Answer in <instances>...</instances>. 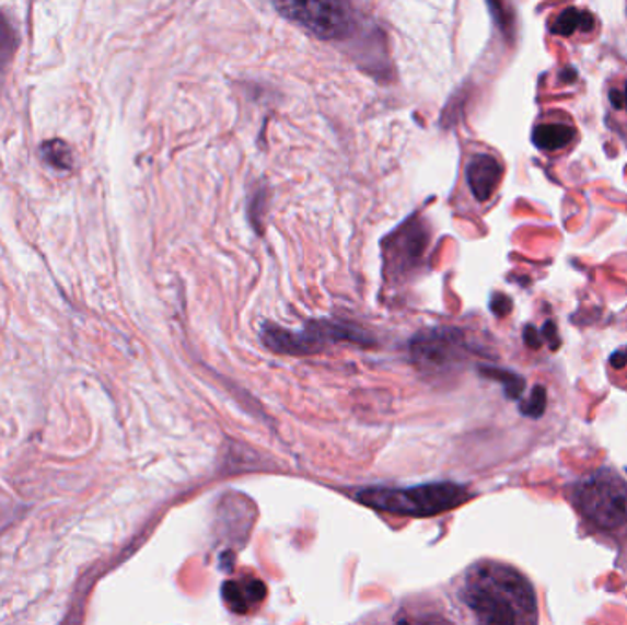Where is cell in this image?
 Here are the masks:
<instances>
[{
  "mask_svg": "<svg viewBox=\"0 0 627 625\" xmlns=\"http://www.w3.org/2000/svg\"><path fill=\"white\" fill-rule=\"evenodd\" d=\"M458 598L479 624L534 625L539 622L536 587L514 565L480 559L463 575Z\"/></svg>",
  "mask_w": 627,
  "mask_h": 625,
  "instance_id": "6da1fadb",
  "label": "cell"
},
{
  "mask_svg": "<svg viewBox=\"0 0 627 625\" xmlns=\"http://www.w3.org/2000/svg\"><path fill=\"white\" fill-rule=\"evenodd\" d=\"M564 497L571 505L583 535L613 551L627 548V481L613 466L594 467L569 481Z\"/></svg>",
  "mask_w": 627,
  "mask_h": 625,
  "instance_id": "7a4b0ae2",
  "label": "cell"
},
{
  "mask_svg": "<svg viewBox=\"0 0 627 625\" xmlns=\"http://www.w3.org/2000/svg\"><path fill=\"white\" fill-rule=\"evenodd\" d=\"M357 499L380 512L431 518L468 501L469 491L453 483H433L411 488H368L358 491Z\"/></svg>",
  "mask_w": 627,
  "mask_h": 625,
  "instance_id": "3957f363",
  "label": "cell"
},
{
  "mask_svg": "<svg viewBox=\"0 0 627 625\" xmlns=\"http://www.w3.org/2000/svg\"><path fill=\"white\" fill-rule=\"evenodd\" d=\"M277 12L320 39H344L352 30L349 0H271Z\"/></svg>",
  "mask_w": 627,
  "mask_h": 625,
  "instance_id": "277c9868",
  "label": "cell"
},
{
  "mask_svg": "<svg viewBox=\"0 0 627 625\" xmlns=\"http://www.w3.org/2000/svg\"><path fill=\"white\" fill-rule=\"evenodd\" d=\"M580 141L578 130L571 114L564 111H547L537 118L532 129V143L537 151L550 159H560L571 152Z\"/></svg>",
  "mask_w": 627,
  "mask_h": 625,
  "instance_id": "5b68a950",
  "label": "cell"
},
{
  "mask_svg": "<svg viewBox=\"0 0 627 625\" xmlns=\"http://www.w3.org/2000/svg\"><path fill=\"white\" fill-rule=\"evenodd\" d=\"M504 176V164L490 152H475L466 165V184L475 200L490 202Z\"/></svg>",
  "mask_w": 627,
  "mask_h": 625,
  "instance_id": "8992f818",
  "label": "cell"
},
{
  "mask_svg": "<svg viewBox=\"0 0 627 625\" xmlns=\"http://www.w3.org/2000/svg\"><path fill=\"white\" fill-rule=\"evenodd\" d=\"M548 32L569 40H589L599 34L600 24L589 10L578 7L561 8L548 19Z\"/></svg>",
  "mask_w": 627,
  "mask_h": 625,
  "instance_id": "52a82bcc",
  "label": "cell"
},
{
  "mask_svg": "<svg viewBox=\"0 0 627 625\" xmlns=\"http://www.w3.org/2000/svg\"><path fill=\"white\" fill-rule=\"evenodd\" d=\"M411 350L418 366L442 369L455 360L457 344L453 342L452 334H430L426 338L415 339Z\"/></svg>",
  "mask_w": 627,
  "mask_h": 625,
  "instance_id": "ba28073f",
  "label": "cell"
},
{
  "mask_svg": "<svg viewBox=\"0 0 627 625\" xmlns=\"http://www.w3.org/2000/svg\"><path fill=\"white\" fill-rule=\"evenodd\" d=\"M605 102L609 118L615 119V129L627 135V70L611 76L605 83Z\"/></svg>",
  "mask_w": 627,
  "mask_h": 625,
  "instance_id": "9c48e42d",
  "label": "cell"
},
{
  "mask_svg": "<svg viewBox=\"0 0 627 625\" xmlns=\"http://www.w3.org/2000/svg\"><path fill=\"white\" fill-rule=\"evenodd\" d=\"M222 594L228 607L235 613H246L252 605L259 603L266 597V589L259 580L241 581V583L228 581L227 586L222 587Z\"/></svg>",
  "mask_w": 627,
  "mask_h": 625,
  "instance_id": "30bf717a",
  "label": "cell"
},
{
  "mask_svg": "<svg viewBox=\"0 0 627 625\" xmlns=\"http://www.w3.org/2000/svg\"><path fill=\"white\" fill-rule=\"evenodd\" d=\"M40 159L57 171H70L74 165L72 149L62 140L45 141L40 146Z\"/></svg>",
  "mask_w": 627,
  "mask_h": 625,
  "instance_id": "8fae6325",
  "label": "cell"
},
{
  "mask_svg": "<svg viewBox=\"0 0 627 625\" xmlns=\"http://www.w3.org/2000/svg\"><path fill=\"white\" fill-rule=\"evenodd\" d=\"M605 372H607L611 385L627 393V345H622L611 352L605 363Z\"/></svg>",
  "mask_w": 627,
  "mask_h": 625,
  "instance_id": "7c38bea8",
  "label": "cell"
},
{
  "mask_svg": "<svg viewBox=\"0 0 627 625\" xmlns=\"http://www.w3.org/2000/svg\"><path fill=\"white\" fill-rule=\"evenodd\" d=\"M13 48H15V39H13L12 26L0 15V56H10Z\"/></svg>",
  "mask_w": 627,
  "mask_h": 625,
  "instance_id": "4fadbf2b",
  "label": "cell"
}]
</instances>
